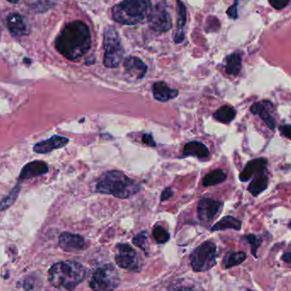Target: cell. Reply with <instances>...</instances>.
Returning <instances> with one entry per match:
<instances>
[{"mask_svg": "<svg viewBox=\"0 0 291 291\" xmlns=\"http://www.w3.org/2000/svg\"><path fill=\"white\" fill-rule=\"evenodd\" d=\"M140 185L120 171H108L100 177L96 191L117 199H129L140 191Z\"/></svg>", "mask_w": 291, "mask_h": 291, "instance_id": "obj_3", "label": "cell"}, {"mask_svg": "<svg viewBox=\"0 0 291 291\" xmlns=\"http://www.w3.org/2000/svg\"><path fill=\"white\" fill-rule=\"evenodd\" d=\"M119 283L117 269L112 264H107L93 272L89 279V287L93 291H114Z\"/></svg>", "mask_w": 291, "mask_h": 291, "instance_id": "obj_5", "label": "cell"}, {"mask_svg": "<svg viewBox=\"0 0 291 291\" xmlns=\"http://www.w3.org/2000/svg\"><path fill=\"white\" fill-rule=\"evenodd\" d=\"M59 245L66 252H80L86 250L89 244L81 235L65 232L59 237Z\"/></svg>", "mask_w": 291, "mask_h": 291, "instance_id": "obj_10", "label": "cell"}, {"mask_svg": "<svg viewBox=\"0 0 291 291\" xmlns=\"http://www.w3.org/2000/svg\"><path fill=\"white\" fill-rule=\"evenodd\" d=\"M283 260L286 262L291 263V253H285L283 255Z\"/></svg>", "mask_w": 291, "mask_h": 291, "instance_id": "obj_38", "label": "cell"}, {"mask_svg": "<svg viewBox=\"0 0 291 291\" xmlns=\"http://www.w3.org/2000/svg\"><path fill=\"white\" fill-rule=\"evenodd\" d=\"M151 0H122L112 9V18L123 25H135L148 18Z\"/></svg>", "mask_w": 291, "mask_h": 291, "instance_id": "obj_4", "label": "cell"}, {"mask_svg": "<svg viewBox=\"0 0 291 291\" xmlns=\"http://www.w3.org/2000/svg\"><path fill=\"white\" fill-rule=\"evenodd\" d=\"M68 138L61 136V135H55L48 138L47 140H42L39 142L36 143L33 146V150L35 153L38 154H45V153H51L52 151L64 148L68 144Z\"/></svg>", "mask_w": 291, "mask_h": 291, "instance_id": "obj_13", "label": "cell"}, {"mask_svg": "<svg viewBox=\"0 0 291 291\" xmlns=\"http://www.w3.org/2000/svg\"><path fill=\"white\" fill-rule=\"evenodd\" d=\"M6 26L11 35L15 38L28 35L31 27L24 16L18 13H11L6 18Z\"/></svg>", "mask_w": 291, "mask_h": 291, "instance_id": "obj_11", "label": "cell"}, {"mask_svg": "<svg viewBox=\"0 0 291 291\" xmlns=\"http://www.w3.org/2000/svg\"><path fill=\"white\" fill-rule=\"evenodd\" d=\"M153 237L158 244H164L169 239V233L163 227L157 226L153 231Z\"/></svg>", "mask_w": 291, "mask_h": 291, "instance_id": "obj_29", "label": "cell"}, {"mask_svg": "<svg viewBox=\"0 0 291 291\" xmlns=\"http://www.w3.org/2000/svg\"><path fill=\"white\" fill-rule=\"evenodd\" d=\"M288 227H290V229H291V222H290V223H289V224H288Z\"/></svg>", "mask_w": 291, "mask_h": 291, "instance_id": "obj_39", "label": "cell"}, {"mask_svg": "<svg viewBox=\"0 0 291 291\" xmlns=\"http://www.w3.org/2000/svg\"><path fill=\"white\" fill-rule=\"evenodd\" d=\"M133 244L140 248L141 250H144L146 252L147 250V245H148V232L147 231H142V232L138 233L132 240Z\"/></svg>", "mask_w": 291, "mask_h": 291, "instance_id": "obj_30", "label": "cell"}, {"mask_svg": "<svg viewBox=\"0 0 291 291\" xmlns=\"http://www.w3.org/2000/svg\"><path fill=\"white\" fill-rule=\"evenodd\" d=\"M184 156H193L196 158H207L209 151L206 146L199 141H190L186 143L183 149Z\"/></svg>", "mask_w": 291, "mask_h": 291, "instance_id": "obj_21", "label": "cell"}, {"mask_svg": "<svg viewBox=\"0 0 291 291\" xmlns=\"http://www.w3.org/2000/svg\"><path fill=\"white\" fill-rule=\"evenodd\" d=\"M142 141L143 143H145L146 145L149 146V147H156L155 141L150 134H144L142 136Z\"/></svg>", "mask_w": 291, "mask_h": 291, "instance_id": "obj_34", "label": "cell"}, {"mask_svg": "<svg viewBox=\"0 0 291 291\" xmlns=\"http://www.w3.org/2000/svg\"><path fill=\"white\" fill-rule=\"evenodd\" d=\"M273 103L268 101L256 102L250 107V112L254 115H258L265 123L270 130H273L276 128L277 123L272 114Z\"/></svg>", "mask_w": 291, "mask_h": 291, "instance_id": "obj_14", "label": "cell"}, {"mask_svg": "<svg viewBox=\"0 0 291 291\" xmlns=\"http://www.w3.org/2000/svg\"><path fill=\"white\" fill-rule=\"evenodd\" d=\"M114 257L115 262L119 268L129 271L140 270V257L130 245L127 244L117 245Z\"/></svg>", "mask_w": 291, "mask_h": 291, "instance_id": "obj_8", "label": "cell"}, {"mask_svg": "<svg viewBox=\"0 0 291 291\" xmlns=\"http://www.w3.org/2000/svg\"><path fill=\"white\" fill-rule=\"evenodd\" d=\"M237 3H238V0H235L234 4L232 6H230L227 10V15L234 20L237 18Z\"/></svg>", "mask_w": 291, "mask_h": 291, "instance_id": "obj_33", "label": "cell"}, {"mask_svg": "<svg viewBox=\"0 0 291 291\" xmlns=\"http://www.w3.org/2000/svg\"><path fill=\"white\" fill-rule=\"evenodd\" d=\"M105 54L103 63L107 68H114L119 65L124 56V48L119 36L114 28H106L104 30Z\"/></svg>", "mask_w": 291, "mask_h": 291, "instance_id": "obj_6", "label": "cell"}, {"mask_svg": "<svg viewBox=\"0 0 291 291\" xmlns=\"http://www.w3.org/2000/svg\"><path fill=\"white\" fill-rule=\"evenodd\" d=\"M245 239L247 240L249 244L251 245V249H252L253 254L256 256L255 255V250L257 249L259 246H260V243H261V240L259 238V237H256L255 235L250 234L245 236Z\"/></svg>", "mask_w": 291, "mask_h": 291, "instance_id": "obj_31", "label": "cell"}, {"mask_svg": "<svg viewBox=\"0 0 291 291\" xmlns=\"http://www.w3.org/2000/svg\"><path fill=\"white\" fill-rule=\"evenodd\" d=\"M226 179H227V175L221 169H215L204 176L203 184L204 186H215L226 181Z\"/></svg>", "mask_w": 291, "mask_h": 291, "instance_id": "obj_26", "label": "cell"}, {"mask_svg": "<svg viewBox=\"0 0 291 291\" xmlns=\"http://www.w3.org/2000/svg\"><path fill=\"white\" fill-rule=\"evenodd\" d=\"M281 133L283 134L285 137L288 138L291 140V125H282L279 127Z\"/></svg>", "mask_w": 291, "mask_h": 291, "instance_id": "obj_35", "label": "cell"}, {"mask_svg": "<svg viewBox=\"0 0 291 291\" xmlns=\"http://www.w3.org/2000/svg\"><path fill=\"white\" fill-rule=\"evenodd\" d=\"M216 245L211 241H205L193 250L190 256L192 270L204 273L210 270L216 264Z\"/></svg>", "mask_w": 291, "mask_h": 291, "instance_id": "obj_7", "label": "cell"}, {"mask_svg": "<svg viewBox=\"0 0 291 291\" xmlns=\"http://www.w3.org/2000/svg\"><path fill=\"white\" fill-rule=\"evenodd\" d=\"M268 176H265L264 173L260 174L255 176L254 180L250 182L248 187V191L254 196H257L268 187Z\"/></svg>", "mask_w": 291, "mask_h": 291, "instance_id": "obj_24", "label": "cell"}, {"mask_svg": "<svg viewBox=\"0 0 291 291\" xmlns=\"http://www.w3.org/2000/svg\"><path fill=\"white\" fill-rule=\"evenodd\" d=\"M268 2L276 10H283L289 3V0H268Z\"/></svg>", "mask_w": 291, "mask_h": 291, "instance_id": "obj_32", "label": "cell"}, {"mask_svg": "<svg viewBox=\"0 0 291 291\" xmlns=\"http://www.w3.org/2000/svg\"><path fill=\"white\" fill-rule=\"evenodd\" d=\"M266 166H268V159L265 158H255L250 161L240 173V181L243 182L247 181L255 175L257 176L264 173L266 169Z\"/></svg>", "mask_w": 291, "mask_h": 291, "instance_id": "obj_16", "label": "cell"}, {"mask_svg": "<svg viewBox=\"0 0 291 291\" xmlns=\"http://www.w3.org/2000/svg\"><path fill=\"white\" fill-rule=\"evenodd\" d=\"M177 3V30L175 35V42L176 43H181L184 40L185 34H184V27L186 22V10L183 3L181 0H176Z\"/></svg>", "mask_w": 291, "mask_h": 291, "instance_id": "obj_20", "label": "cell"}, {"mask_svg": "<svg viewBox=\"0 0 291 291\" xmlns=\"http://www.w3.org/2000/svg\"><path fill=\"white\" fill-rule=\"evenodd\" d=\"M125 71L129 75L135 79H142L148 71V66L140 58L129 56L124 61Z\"/></svg>", "mask_w": 291, "mask_h": 291, "instance_id": "obj_18", "label": "cell"}, {"mask_svg": "<svg viewBox=\"0 0 291 291\" xmlns=\"http://www.w3.org/2000/svg\"><path fill=\"white\" fill-rule=\"evenodd\" d=\"M55 44L59 53L66 59L74 61L80 58L91 45L89 28L81 20L67 23L57 36Z\"/></svg>", "mask_w": 291, "mask_h": 291, "instance_id": "obj_1", "label": "cell"}, {"mask_svg": "<svg viewBox=\"0 0 291 291\" xmlns=\"http://www.w3.org/2000/svg\"><path fill=\"white\" fill-rule=\"evenodd\" d=\"M168 291H193V288L190 286L178 285L174 287V288H171V290Z\"/></svg>", "mask_w": 291, "mask_h": 291, "instance_id": "obj_37", "label": "cell"}, {"mask_svg": "<svg viewBox=\"0 0 291 291\" xmlns=\"http://www.w3.org/2000/svg\"><path fill=\"white\" fill-rule=\"evenodd\" d=\"M222 204L212 199H203L199 201L198 215L201 222L209 223L216 216Z\"/></svg>", "mask_w": 291, "mask_h": 291, "instance_id": "obj_12", "label": "cell"}, {"mask_svg": "<svg viewBox=\"0 0 291 291\" xmlns=\"http://www.w3.org/2000/svg\"><path fill=\"white\" fill-rule=\"evenodd\" d=\"M48 172V166L43 161L36 160L23 166L19 175L20 180H29L37 176H43Z\"/></svg>", "mask_w": 291, "mask_h": 291, "instance_id": "obj_17", "label": "cell"}, {"mask_svg": "<svg viewBox=\"0 0 291 291\" xmlns=\"http://www.w3.org/2000/svg\"><path fill=\"white\" fill-rule=\"evenodd\" d=\"M226 71L230 75H237L242 68V56L238 53H233L227 56Z\"/></svg>", "mask_w": 291, "mask_h": 291, "instance_id": "obj_23", "label": "cell"}, {"mask_svg": "<svg viewBox=\"0 0 291 291\" xmlns=\"http://www.w3.org/2000/svg\"><path fill=\"white\" fill-rule=\"evenodd\" d=\"M173 191L171 188H166L163 190V192L161 194V201L163 202L171 199L173 196Z\"/></svg>", "mask_w": 291, "mask_h": 291, "instance_id": "obj_36", "label": "cell"}, {"mask_svg": "<svg viewBox=\"0 0 291 291\" xmlns=\"http://www.w3.org/2000/svg\"><path fill=\"white\" fill-rule=\"evenodd\" d=\"M148 19L151 28L158 33H164L169 30L172 26L171 16L165 7L162 5H157L152 8Z\"/></svg>", "mask_w": 291, "mask_h": 291, "instance_id": "obj_9", "label": "cell"}, {"mask_svg": "<svg viewBox=\"0 0 291 291\" xmlns=\"http://www.w3.org/2000/svg\"><path fill=\"white\" fill-rule=\"evenodd\" d=\"M247 255L244 251L238 252H230L226 255L223 260L225 268H231L235 265H240L246 260Z\"/></svg>", "mask_w": 291, "mask_h": 291, "instance_id": "obj_25", "label": "cell"}, {"mask_svg": "<svg viewBox=\"0 0 291 291\" xmlns=\"http://www.w3.org/2000/svg\"><path fill=\"white\" fill-rule=\"evenodd\" d=\"M153 96L159 102H168L178 96L177 89H171L164 82H157L153 86Z\"/></svg>", "mask_w": 291, "mask_h": 291, "instance_id": "obj_19", "label": "cell"}, {"mask_svg": "<svg viewBox=\"0 0 291 291\" xmlns=\"http://www.w3.org/2000/svg\"><path fill=\"white\" fill-rule=\"evenodd\" d=\"M20 184H16L12 190L10 191L8 196L5 197L2 201L0 202V211H5L6 209H10L13 204H15L20 191Z\"/></svg>", "mask_w": 291, "mask_h": 291, "instance_id": "obj_28", "label": "cell"}, {"mask_svg": "<svg viewBox=\"0 0 291 291\" xmlns=\"http://www.w3.org/2000/svg\"><path fill=\"white\" fill-rule=\"evenodd\" d=\"M236 116V111L232 107L224 106L214 113V117L217 121L224 124H228Z\"/></svg>", "mask_w": 291, "mask_h": 291, "instance_id": "obj_27", "label": "cell"}, {"mask_svg": "<svg viewBox=\"0 0 291 291\" xmlns=\"http://www.w3.org/2000/svg\"><path fill=\"white\" fill-rule=\"evenodd\" d=\"M242 227V223L238 220L236 219L234 217L225 216L221 219V221L217 222L216 224L214 225V227H212L213 232L216 231H222V230L233 229L239 231Z\"/></svg>", "mask_w": 291, "mask_h": 291, "instance_id": "obj_22", "label": "cell"}, {"mask_svg": "<svg viewBox=\"0 0 291 291\" xmlns=\"http://www.w3.org/2000/svg\"><path fill=\"white\" fill-rule=\"evenodd\" d=\"M86 268L75 260L56 263L48 270V281L55 288L71 291L84 281Z\"/></svg>", "mask_w": 291, "mask_h": 291, "instance_id": "obj_2", "label": "cell"}, {"mask_svg": "<svg viewBox=\"0 0 291 291\" xmlns=\"http://www.w3.org/2000/svg\"><path fill=\"white\" fill-rule=\"evenodd\" d=\"M14 5L25 6L28 11L33 13H44L51 10L56 5L58 0H7Z\"/></svg>", "mask_w": 291, "mask_h": 291, "instance_id": "obj_15", "label": "cell"}]
</instances>
